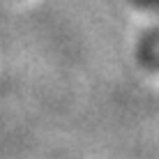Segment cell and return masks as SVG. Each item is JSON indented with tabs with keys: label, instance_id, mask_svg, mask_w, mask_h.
Masks as SVG:
<instances>
[{
	"label": "cell",
	"instance_id": "1",
	"mask_svg": "<svg viewBox=\"0 0 159 159\" xmlns=\"http://www.w3.org/2000/svg\"><path fill=\"white\" fill-rule=\"evenodd\" d=\"M145 51L152 56V60L159 65V30H155L150 35V39H148V44H145Z\"/></svg>",
	"mask_w": 159,
	"mask_h": 159
},
{
	"label": "cell",
	"instance_id": "2",
	"mask_svg": "<svg viewBox=\"0 0 159 159\" xmlns=\"http://www.w3.org/2000/svg\"><path fill=\"white\" fill-rule=\"evenodd\" d=\"M139 5H143V7H150V9H159V0H136Z\"/></svg>",
	"mask_w": 159,
	"mask_h": 159
}]
</instances>
